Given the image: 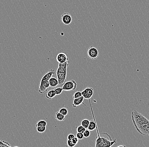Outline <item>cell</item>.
Wrapping results in <instances>:
<instances>
[{
  "mask_svg": "<svg viewBox=\"0 0 149 147\" xmlns=\"http://www.w3.org/2000/svg\"><path fill=\"white\" fill-rule=\"evenodd\" d=\"M82 96V95L81 92L80 91H78L74 94L73 96V98L74 99H75L80 98Z\"/></svg>",
  "mask_w": 149,
  "mask_h": 147,
  "instance_id": "20",
  "label": "cell"
},
{
  "mask_svg": "<svg viewBox=\"0 0 149 147\" xmlns=\"http://www.w3.org/2000/svg\"><path fill=\"white\" fill-rule=\"evenodd\" d=\"M14 147H18V146H14Z\"/></svg>",
  "mask_w": 149,
  "mask_h": 147,
  "instance_id": "31",
  "label": "cell"
},
{
  "mask_svg": "<svg viewBox=\"0 0 149 147\" xmlns=\"http://www.w3.org/2000/svg\"><path fill=\"white\" fill-rule=\"evenodd\" d=\"M75 137V135L74 134H68V136H67V140H72L74 139Z\"/></svg>",
  "mask_w": 149,
  "mask_h": 147,
  "instance_id": "26",
  "label": "cell"
},
{
  "mask_svg": "<svg viewBox=\"0 0 149 147\" xmlns=\"http://www.w3.org/2000/svg\"><path fill=\"white\" fill-rule=\"evenodd\" d=\"M59 112L61 114H62V115H64L65 116H66L68 114V110L67 108L63 107V108H62V109H60L59 111Z\"/></svg>",
  "mask_w": 149,
  "mask_h": 147,
  "instance_id": "18",
  "label": "cell"
},
{
  "mask_svg": "<svg viewBox=\"0 0 149 147\" xmlns=\"http://www.w3.org/2000/svg\"><path fill=\"white\" fill-rule=\"evenodd\" d=\"M87 55L89 58L92 60H96L99 56V51L96 48L91 46L88 49Z\"/></svg>",
  "mask_w": 149,
  "mask_h": 147,
  "instance_id": "5",
  "label": "cell"
},
{
  "mask_svg": "<svg viewBox=\"0 0 149 147\" xmlns=\"http://www.w3.org/2000/svg\"><path fill=\"white\" fill-rule=\"evenodd\" d=\"M67 145L69 147H74L75 146L74 144L73 143L72 140H67Z\"/></svg>",
  "mask_w": 149,
  "mask_h": 147,
  "instance_id": "25",
  "label": "cell"
},
{
  "mask_svg": "<svg viewBox=\"0 0 149 147\" xmlns=\"http://www.w3.org/2000/svg\"><path fill=\"white\" fill-rule=\"evenodd\" d=\"M77 131L78 133H83L86 130V129L82 126H79L77 127Z\"/></svg>",
  "mask_w": 149,
  "mask_h": 147,
  "instance_id": "21",
  "label": "cell"
},
{
  "mask_svg": "<svg viewBox=\"0 0 149 147\" xmlns=\"http://www.w3.org/2000/svg\"><path fill=\"white\" fill-rule=\"evenodd\" d=\"M47 125V122L46 121L44 120H41L40 121L37 122V123L36 124V127H39V126H46V127Z\"/></svg>",
  "mask_w": 149,
  "mask_h": 147,
  "instance_id": "15",
  "label": "cell"
},
{
  "mask_svg": "<svg viewBox=\"0 0 149 147\" xmlns=\"http://www.w3.org/2000/svg\"><path fill=\"white\" fill-rule=\"evenodd\" d=\"M94 89L92 87L86 88L81 92L84 99H89L92 98L94 95Z\"/></svg>",
  "mask_w": 149,
  "mask_h": 147,
  "instance_id": "6",
  "label": "cell"
},
{
  "mask_svg": "<svg viewBox=\"0 0 149 147\" xmlns=\"http://www.w3.org/2000/svg\"><path fill=\"white\" fill-rule=\"evenodd\" d=\"M40 84H42L45 88L48 89L50 87V84H49V80H46L42 81H41L40 83Z\"/></svg>",
  "mask_w": 149,
  "mask_h": 147,
  "instance_id": "17",
  "label": "cell"
},
{
  "mask_svg": "<svg viewBox=\"0 0 149 147\" xmlns=\"http://www.w3.org/2000/svg\"><path fill=\"white\" fill-rule=\"evenodd\" d=\"M56 59L58 64H63L68 61V58L66 54L64 52L58 53L56 56Z\"/></svg>",
  "mask_w": 149,
  "mask_h": 147,
  "instance_id": "8",
  "label": "cell"
},
{
  "mask_svg": "<svg viewBox=\"0 0 149 147\" xmlns=\"http://www.w3.org/2000/svg\"><path fill=\"white\" fill-rule=\"evenodd\" d=\"M79 140H81L84 139V136L83 133H78L77 134L76 136Z\"/></svg>",
  "mask_w": 149,
  "mask_h": 147,
  "instance_id": "24",
  "label": "cell"
},
{
  "mask_svg": "<svg viewBox=\"0 0 149 147\" xmlns=\"http://www.w3.org/2000/svg\"><path fill=\"white\" fill-rule=\"evenodd\" d=\"M48 89L45 88L42 84H40V86H39L38 89V91L39 93H40L41 94L45 93L48 91Z\"/></svg>",
  "mask_w": 149,
  "mask_h": 147,
  "instance_id": "16",
  "label": "cell"
},
{
  "mask_svg": "<svg viewBox=\"0 0 149 147\" xmlns=\"http://www.w3.org/2000/svg\"><path fill=\"white\" fill-rule=\"evenodd\" d=\"M78 139L76 137H75L74 138V139L72 140V141L73 143L74 144V145H76L78 144Z\"/></svg>",
  "mask_w": 149,
  "mask_h": 147,
  "instance_id": "28",
  "label": "cell"
},
{
  "mask_svg": "<svg viewBox=\"0 0 149 147\" xmlns=\"http://www.w3.org/2000/svg\"><path fill=\"white\" fill-rule=\"evenodd\" d=\"M84 98L83 96L81 97L80 98L74 99L73 104H72L73 107L76 108L77 107L81 105V104H83L85 106H86V105L84 103Z\"/></svg>",
  "mask_w": 149,
  "mask_h": 147,
  "instance_id": "9",
  "label": "cell"
},
{
  "mask_svg": "<svg viewBox=\"0 0 149 147\" xmlns=\"http://www.w3.org/2000/svg\"><path fill=\"white\" fill-rule=\"evenodd\" d=\"M8 145V146H11L10 144L8 143V142H7L0 140V145Z\"/></svg>",
  "mask_w": 149,
  "mask_h": 147,
  "instance_id": "27",
  "label": "cell"
},
{
  "mask_svg": "<svg viewBox=\"0 0 149 147\" xmlns=\"http://www.w3.org/2000/svg\"><path fill=\"white\" fill-rule=\"evenodd\" d=\"M55 118L57 120L60 122H62L65 120V116L62 115L59 111L56 112L55 114Z\"/></svg>",
  "mask_w": 149,
  "mask_h": 147,
  "instance_id": "12",
  "label": "cell"
},
{
  "mask_svg": "<svg viewBox=\"0 0 149 147\" xmlns=\"http://www.w3.org/2000/svg\"><path fill=\"white\" fill-rule=\"evenodd\" d=\"M83 134H84V137H89L90 136V130H88V129H87V130H86H86L84 132V133H83Z\"/></svg>",
  "mask_w": 149,
  "mask_h": 147,
  "instance_id": "23",
  "label": "cell"
},
{
  "mask_svg": "<svg viewBox=\"0 0 149 147\" xmlns=\"http://www.w3.org/2000/svg\"><path fill=\"white\" fill-rule=\"evenodd\" d=\"M131 118L134 126L138 133L143 136H149L148 119L136 110L131 113Z\"/></svg>",
  "mask_w": 149,
  "mask_h": 147,
  "instance_id": "1",
  "label": "cell"
},
{
  "mask_svg": "<svg viewBox=\"0 0 149 147\" xmlns=\"http://www.w3.org/2000/svg\"><path fill=\"white\" fill-rule=\"evenodd\" d=\"M56 95L55 93V91L54 90H51L46 94V97L48 99H51L54 98Z\"/></svg>",
  "mask_w": 149,
  "mask_h": 147,
  "instance_id": "13",
  "label": "cell"
},
{
  "mask_svg": "<svg viewBox=\"0 0 149 147\" xmlns=\"http://www.w3.org/2000/svg\"><path fill=\"white\" fill-rule=\"evenodd\" d=\"M50 86L51 88L55 87L58 85V79L55 78H51L49 80Z\"/></svg>",
  "mask_w": 149,
  "mask_h": 147,
  "instance_id": "11",
  "label": "cell"
},
{
  "mask_svg": "<svg viewBox=\"0 0 149 147\" xmlns=\"http://www.w3.org/2000/svg\"><path fill=\"white\" fill-rule=\"evenodd\" d=\"M126 147V146H125V145H119V146H118V147Z\"/></svg>",
  "mask_w": 149,
  "mask_h": 147,
  "instance_id": "30",
  "label": "cell"
},
{
  "mask_svg": "<svg viewBox=\"0 0 149 147\" xmlns=\"http://www.w3.org/2000/svg\"><path fill=\"white\" fill-rule=\"evenodd\" d=\"M98 136L96 137L95 147H111L117 142V140H112L110 135L106 133L99 134L98 127H96Z\"/></svg>",
  "mask_w": 149,
  "mask_h": 147,
  "instance_id": "2",
  "label": "cell"
},
{
  "mask_svg": "<svg viewBox=\"0 0 149 147\" xmlns=\"http://www.w3.org/2000/svg\"><path fill=\"white\" fill-rule=\"evenodd\" d=\"M46 126H39L37 127V131L39 133H44L46 131Z\"/></svg>",
  "mask_w": 149,
  "mask_h": 147,
  "instance_id": "19",
  "label": "cell"
},
{
  "mask_svg": "<svg viewBox=\"0 0 149 147\" xmlns=\"http://www.w3.org/2000/svg\"><path fill=\"white\" fill-rule=\"evenodd\" d=\"M6 146H8V145H0V147H6Z\"/></svg>",
  "mask_w": 149,
  "mask_h": 147,
  "instance_id": "29",
  "label": "cell"
},
{
  "mask_svg": "<svg viewBox=\"0 0 149 147\" xmlns=\"http://www.w3.org/2000/svg\"><path fill=\"white\" fill-rule=\"evenodd\" d=\"M55 91V93L56 95H61V94L62 93V91H63V90L62 89V88H57L54 89Z\"/></svg>",
  "mask_w": 149,
  "mask_h": 147,
  "instance_id": "22",
  "label": "cell"
},
{
  "mask_svg": "<svg viewBox=\"0 0 149 147\" xmlns=\"http://www.w3.org/2000/svg\"><path fill=\"white\" fill-rule=\"evenodd\" d=\"M61 20L64 24L69 25L71 24L73 21V18L69 13H64L62 16Z\"/></svg>",
  "mask_w": 149,
  "mask_h": 147,
  "instance_id": "7",
  "label": "cell"
},
{
  "mask_svg": "<svg viewBox=\"0 0 149 147\" xmlns=\"http://www.w3.org/2000/svg\"><path fill=\"white\" fill-rule=\"evenodd\" d=\"M69 65L68 61L63 64H58V67L56 71V75L58 82V85L63 86L66 81L67 68Z\"/></svg>",
  "mask_w": 149,
  "mask_h": 147,
  "instance_id": "3",
  "label": "cell"
},
{
  "mask_svg": "<svg viewBox=\"0 0 149 147\" xmlns=\"http://www.w3.org/2000/svg\"><path fill=\"white\" fill-rule=\"evenodd\" d=\"M55 74V72L54 70L50 69L49 71V72H48V73H46L45 75L42 79H41V81H42L44 80H49L50 79L52 78V75Z\"/></svg>",
  "mask_w": 149,
  "mask_h": 147,
  "instance_id": "10",
  "label": "cell"
},
{
  "mask_svg": "<svg viewBox=\"0 0 149 147\" xmlns=\"http://www.w3.org/2000/svg\"><path fill=\"white\" fill-rule=\"evenodd\" d=\"M90 124V121L87 119H84L81 122V126L86 129L88 128L89 125Z\"/></svg>",
  "mask_w": 149,
  "mask_h": 147,
  "instance_id": "14",
  "label": "cell"
},
{
  "mask_svg": "<svg viewBox=\"0 0 149 147\" xmlns=\"http://www.w3.org/2000/svg\"><path fill=\"white\" fill-rule=\"evenodd\" d=\"M77 84L75 80H70L69 81L66 82L63 85L62 89L63 91H74L76 89Z\"/></svg>",
  "mask_w": 149,
  "mask_h": 147,
  "instance_id": "4",
  "label": "cell"
}]
</instances>
